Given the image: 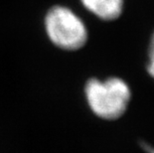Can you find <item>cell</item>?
<instances>
[{
  "instance_id": "6da1fadb",
  "label": "cell",
  "mask_w": 154,
  "mask_h": 153,
  "mask_svg": "<svg viewBox=\"0 0 154 153\" xmlns=\"http://www.w3.org/2000/svg\"><path fill=\"white\" fill-rule=\"evenodd\" d=\"M85 94L94 115L104 120L121 118L127 110L132 96L128 84L119 77L90 79L85 86Z\"/></svg>"
},
{
  "instance_id": "7a4b0ae2",
  "label": "cell",
  "mask_w": 154,
  "mask_h": 153,
  "mask_svg": "<svg viewBox=\"0 0 154 153\" xmlns=\"http://www.w3.org/2000/svg\"><path fill=\"white\" fill-rule=\"evenodd\" d=\"M45 27L52 43L63 50H79L88 41V34L85 22L65 6H54L48 11Z\"/></svg>"
},
{
  "instance_id": "3957f363",
  "label": "cell",
  "mask_w": 154,
  "mask_h": 153,
  "mask_svg": "<svg viewBox=\"0 0 154 153\" xmlns=\"http://www.w3.org/2000/svg\"><path fill=\"white\" fill-rule=\"evenodd\" d=\"M84 7L103 21H113L123 12L124 0H81Z\"/></svg>"
},
{
  "instance_id": "277c9868",
  "label": "cell",
  "mask_w": 154,
  "mask_h": 153,
  "mask_svg": "<svg viewBox=\"0 0 154 153\" xmlns=\"http://www.w3.org/2000/svg\"><path fill=\"white\" fill-rule=\"evenodd\" d=\"M147 73L149 76L154 79V32L150 38L149 47H148V61L146 65Z\"/></svg>"
}]
</instances>
